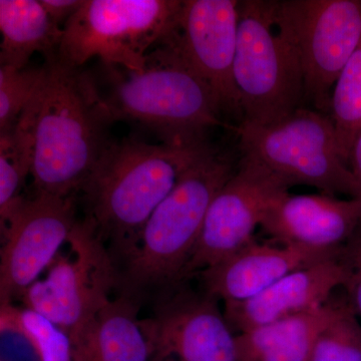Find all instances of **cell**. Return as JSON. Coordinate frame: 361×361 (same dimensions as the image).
Segmentation results:
<instances>
[{
  "instance_id": "obj_27",
  "label": "cell",
  "mask_w": 361,
  "mask_h": 361,
  "mask_svg": "<svg viewBox=\"0 0 361 361\" xmlns=\"http://www.w3.org/2000/svg\"><path fill=\"white\" fill-rule=\"evenodd\" d=\"M349 168L355 176L356 184L360 189L361 199V133L356 137L353 149H351L350 156H349Z\"/></svg>"
},
{
  "instance_id": "obj_9",
  "label": "cell",
  "mask_w": 361,
  "mask_h": 361,
  "mask_svg": "<svg viewBox=\"0 0 361 361\" xmlns=\"http://www.w3.org/2000/svg\"><path fill=\"white\" fill-rule=\"evenodd\" d=\"M68 243V255L58 254L44 279L37 280L21 301L70 336L110 300L118 272L87 219L78 221Z\"/></svg>"
},
{
  "instance_id": "obj_21",
  "label": "cell",
  "mask_w": 361,
  "mask_h": 361,
  "mask_svg": "<svg viewBox=\"0 0 361 361\" xmlns=\"http://www.w3.org/2000/svg\"><path fill=\"white\" fill-rule=\"evenodd\" d=\"M330 118L343 160L361 133V42L344 66L332 90Z\"/></svg>"
},
{
  "instance_id": "obj_26",
  "label": "cell",
  "mask_w": 361,
  "mask_h": 361,
  "mask_svg": "<svg viewBox=\"0 0 361 361\" xmlns=\"http://www.w3.org/2000/svg\"><path fill=\"white\" fill-rule=\"evenodd\" d=\"M346 287L348 288L349 306L358 317H361V255Z\"/></svg>"
},
{
  "instance_id": "obj_19",
  "label": "cell",
  "mask_w": 361,
  "mask_h": 361,
  "mask_svg": "<svg viewBox=\"0 0 361 361\" xmlns=\"http://www.w3.org/2000/svg\"><path fill=\"white\" fill-rule=\"evenodd\" d=\"M0 66L25 68L37 52L58 56L63 28L51 20L39 0H0Z\"/></svg>"
},
{
  "instance_id": "obj_7",
  "label": "cell",
  "mask_w": 361,
  "mask_h": 361,
  "mask_svg": "<svg viewBox=\"0 0 361 361\" xmlns=\"http://www.w3.org/2000/svg\"><path fill=\"white\" fill-rule=\"evenodd\" d=\"M233 78L240 123L267 125L302 108V71L295 51L275 25L273 1H239Z\"/></svg>"
},
{
  "instance_id": "obj_14",
  "label": "cell",
  "mask_w": 361,
  "mask_h": 361,
  "mask_svg": "<svg viewBox=\"0 0 361 361\" xmlns=\"http://www.w3.org/2000/svg\"><path fill=\"white\" fill-rule=\"evenodd\" d=\"M261 228L273 241L341 255L361 230V199L327 194H285L266 214Z\"/></svg>"
},
{
  "instance_id": "obj_25",
  "label": "cell",
  "mask_w": 361,
  "mask_h": 361,
  "mask_svg": "<svg viewBox=\"0 0 361 361\" xmlns=\"http://www.w3.org/2000/svg\"><path fill=\"white\" fill-rule=\"evenodd\" d=\"M44 11L56 25L63 28L66 23L78 13L84 0H39Z\"/></svg>"
},
{
  "instance_id": "obj_18",
  "label": "cell",
  "mask_w": 361,
  "mask_h": 361,
  "mask_svg": "<svg viewBox=\"0 0 361 361\" xmlns=\"http://www.w3.org/2000/svg\"><path fill=\"white\" fill-rule=\"evenodd\" d=\"M341 303L330 299L315 310L237 334V361H310L316 339Z\"/></svg>"
},
{
  "instance_id": "obj_12",
  "label": "cell",
  "mask_w": 361,
  "mask_h": 361,
  "mask_svg": "<svg viewBox=\"0 0 361 361\" xmlns=\"http://www.w3.org/2000/svg\"><path fill=\"white\" fill-rule=\"evenodd\" d=\"M75 196L25 198L1 232L0 305L23 298L68 243L77 225Z\"/></svg>"
},
{
  "instance_id": "obj_4",
  "label": "cell",
  "mask_w": 361,
  "mask_h": 361,
  "mask_svg": "<svg viewBox=\"0 0 361 361\" xmlns=\"http://www.w3.org/2000/svg\"><path fill=\"white\" fill-rule=\"evenodd\" d=\"M104 68L106 85L96 87L111 123H137L171 144L206 141L211 128L236 130L221 120L212 90L169 39L149 52L141 70Z\"/></svg>"
},
{
  "instance_id": "obj_8",
  "label": "cell",
  "mask_w": 361,
  "mask_h": 361,
  "mask_svg": "<svg viewBox=\"0 0 361 361\" xmlns=\"http://www.w3.org/2000/svg\"><path fill=\"white\" fill-rule=\"evenodd\" d=\"M273 18L298 56L304 103L329 116L334 85L361 42V0H275Z\"/></svg>"
},
{
  "instance_id": "obj_3",
  "label": "cell",
  "mask_w": 361,
  "mask_h": 361,
  "mask_svg": "<svg viewBox=\"0 0 361 361\" xmlns=\"http://www.w3.org/2000/svg\"><path fill=\"white\" fill-rule=\"evenodd\" d=\"M230 157L207 142L116 265L118 294L140 303L184 283V272L214 197L234 174Z\"/></svg>"
},
{
  "instance_id": "obj_17",
  "label": "cell",
  "mask_w": 361,
  "mask_h": 361,
  "mask_svg": "<svg viewBox=\"0 0 361 361\" xmlns=\"http://www.w3.org/2000/svg\"><path fill=\"white\" fill-rule=\"evenodd\" d=\"M141 305L123 294L110 299L70 336L73 361H151L139 317Z\"/></svg>"
},
{
  "instance_id": "obj_10",
  "label": "cell",
  "mask_w": 361,
  "mask_h": 361,
  "mask_svg": "<svg viewBox=\"0 0 361 361\" xmlns=\"http://www.w3.org/2000/svg\"><path fill=\"white\" fill-rule=\"evenodd\" d=\"M276 176L247 159L214 197L184 272V280L229 257L253 240L273 204L288 193Z\"/></svg>"
},
{
  "instance_id": "obj_6",
  "label": "cell",
  "mask_w": 361,
  "mask_h": 361,
  "mask_svg": "<svg viewBox=\"0 0 361 361\" xmlns=\"http://www.w3.org/2000/svg\"><path fill=\"white\" fill-rule=\"evenodd\" d=\"M183 0H84L63 28L56 58L80 68L90 59L141 70L147 56L175 32Z\"/></svg>"
},
{
  "instance_id": "obj_1",
  "label": "cell",
  "mask_w": 361,
  "mask_h": 361,
  "mask_svg": "<svg viewBox=\"0 0 361 361\" xmlns=\"http://www.w3.org/2000/svg\"><path fill=\"white\" fill-rule=\"evenodd\" d=\"M20 118L32 137L35 194L66 198L82 191L111 142V122L92 75L56 56L47 59L37 94Z\"/></svg>"
},
{
  "instance_id": "obj_5",
  "label": "cell",
  "mask_w": 361,
  "mask_h": 361,
  "mask_svg": "<svg viewBox=\"0 0 361 361\" xmlns=\"http://www.w3.org/2000/svg\"><path fill=\"white\" fill-rule=\"evenodd\" d=\"M236 132L241 158L265 168L289 188L303 185L331 196L360 199L330 116L301 108L267 125L239 123Z\"/></svg>"
},
{
  "instance_id": "obj_15",
  "label": "cell",
  "mask_w": 361,
  "mask_h": 361,
  "mask_svg": "<svg viewBox=\"0 0 361 361\" xmlns=\"http://www.w3.org/2000/svg\"><path fill=\"white\" fill-rule=\"evenodd\" d=\"M351 272L339 258L322 261L289 273L253 298L224 303L223 312L233 331L241 334L324 305L348 284Z\"/></svg>"
},
{
  "instance_id": "obj_24",
  "label": "cell",
  "mask_w": 361,
  "mask_h": 361,
  "mask_svg": "<svg viewBox=\"0 0 361 361\" xmlns=\"http://www.w3.org/2000/svg\"><path fill=\"white\" fill-rule=\"evenodd\" d=\"M44 75V66H0V134L13 129L32 101Z\"/></svg>"
},
{
  "instance_id": "obj_23",
  "label": "cell",
  "mask_w": 361,
  "mask_h": 361,
  "mask_svg": "<svg viewBox=\"0 0 361 361\" xmlns=\"http://www.w3.org/2000/svg\"><path fill=\"white\" fill-rule=\"evenodd\" d=\"M6 313L32 342L39 361H73L70 336L49 319L13 304L1 305Z\"/></svg>"
},
{
  "instance_id": "obj_22",
  "label": "cell",
  "mask_w": 361,
  "mask_h": 361,
  "mask_svg": "<svg viewBox=\"0 0 361 361\" xmlns=\"http://www.w3.org/2000/svg\"><path fill=\"white\" fill-rule=\"evenodd\" d=\"M310 361H361V323L348 303L320 332Z\"/></svg>"
},
{
  "instance_id": "obj_2",
  "label": "cell",
  "mask_w": 361,
  "mask_h": 361,
  "mask_svg": "<svg viewBox=\"0 0 361 361\" xmlns=\"http://www.w3.org/2000/svg\"><path fill=\"white\" fill-rule=\"evenodd\" d=\"M206 144L126 139L106 147L82 192L85 219L116 266L134 248L151 216Z\"/></svg>"
},
{
  "instance_id": "obj_16",
  "label": "cell",
  "mask_w": 361,
  "mask_h": 361,
  "mask_svg": "<svg viewBox=\"0 0 361 361\" xmlns=\"http://www.w3.org/2000/svg\"><path fill=\"white\" fill-rule=\"evenodd\" d=\"M338 256L274 242H249L229 257L197 273L202 290L224 303L262 293L289 273Z\"/></svg>"
},
{
  "instance_id": "obj_20",
  "label": "cell",
  "mask_w": 361,
  "mask_h": 361,
  "mask_svg": "<svg viewBox=\"0 0 361 361\" xmlns=\"http://www.w3.org/2000/svg\"><path fill=\"white\" fill-rule=\"evenodd\" d=\"M32 142L23 118L0 134V229L4 231L25 197L21 195L32 175Z\"/></svg>"
},
{
  "instance_id": "obj_11",
  "label": "cell",
  "mask_w": 361,
  "mask_h": 361,
  "mask_svg": "<svg viewBox=\"0 0 361 361\" xmlns=\"http://www.w3.org/2000/svg\"><path fill=\"white\" fill-rule=\"evenodd\" d=\"M218 299L184 283L155 301L141 319L151 361H237L236 334Z\"/></svg>"
},
{
  "instance_id": "obj_13",
  "label": "cell",
  "mask_w": 361,
  "mask_h": 361,
  "mask_svg": "<svg viewBox=\"0 0 361 361\" xmlns=\"http://www.w3.org/2000/svg\"><path fill=\"white\" fill-rule=\"evenodd\" d=\"M239 1L183 0L179 21L168 37L208 85L223 114L241 111L233 78L238 35Z\"/></svg>"
}]
</instances>
